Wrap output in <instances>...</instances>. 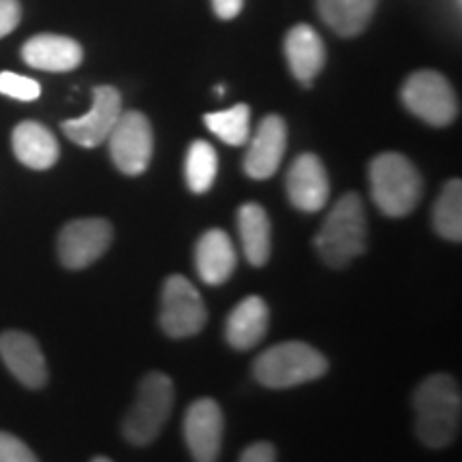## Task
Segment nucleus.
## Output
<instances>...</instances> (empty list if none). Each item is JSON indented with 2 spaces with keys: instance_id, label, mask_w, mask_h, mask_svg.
Segmentation results:
<instances>
[{
  "instance_id": "obj_1",
  "label": "nucleus",
  "mask_w": 462,
  "mask_h": 462,
  "mask_svg": "<svg viewBox=\"0 0 462 462\" xmlns=\"http://www.w3.org/2000/svg\"><path fill=\"white\" fill-rule=\"evenodd\" d=\"M415 432L426 448L443 449L458 437L462 396L458 381L446 373L426 377L413 394Z\"/></svg>"
},
{
  "instance_id": "obj_2",
  "label": "nucleus",
  "mask_w": 462,
  "mask_h": 462,
  "mask_svg": "<svg viewBox=\"0 0 462 462\" xmlns=\"http://www.w3.org/2000/svg\"><path fill=\"white\" fill-rule=\"evenodd\" d=\"M315 248L330 268H345L366 251V212L357 193L340 198L315 236Z\"/></svg>"
},
{
  "instance_id": "obj_3",
  "label": "nucleus",
  "mask_w": 462,
  "mask_h": 462,
  "mask_svg": "<svg viewBox=\"0 0 462 462\" xmlns=\"http://www.w3.org/2000/svg\"><path fill=\"white\" fill-rule=\"evenodd\" d=\"M371 195L385 217L411 215L421 198V176L411 161L401 152H381L368 167Z\"/></svg>"
},
{
  "instance_id": "obj_4",
  "label": "nucleus",
  "mask_w": 462,
  "mask_h": 462,
  "mask_svg": "<svg viewBox=\"0 0 462 462\" xmlns=\"http://www.w3.org/2000/svg\"><path fill=\"white\" fill-rule=\"evenodd\" d=\"M328 368L330 364L326 356L315 346L300 340H287L259 354L253 364V374L265 388L287 390L323 377Z\"/></svg>"
},
{
  "instance_id": "obj_5",
  "label": "nucleus",
  "mask_w": 462,
  "mask_h": 462,
  "mask_svg": "<svg viewBox=\"0 0 462 462\" xmlns=\"http://www.w3.org/2000/svg\"><path fill=\"white\" fill-rule=\"evenodd\" d=\"M176 390L163 373H150L142 379L135 402L123 421V435L131 446H150L170 420Z\"/></svg>"
},
{
  "instance_id": "obj_6",
  "label": "nucleus",
  "mask_w": 462,
  "mask_h": 462,
  "mask_svg": "<svg viewBox=\"0 0 462 462\" xmlns=\"http://www.w3.org/2000/svg\"><path fill=\"white\" fill-rule=\"evenodd\" d=\"M401 99L409 112L430 126H448L458 116V99L452 84L430 69L409 75L402 84Z\"/></svg>"
},
{
  "instance_id": "obj_7",
  "label": "nucleus",
  "mask_w": 462,
  "mask_h": 462,
  "mask_svg": "<svg viewBox=\"0 0 462 462\" xmlns=\"http://www.w3.org/2000/svg\"><path fill=\"white\" fill-rule=\"evenodd\" d=\"M208 310L193 282L180 274H171L161 296V330L171 338H189L204 330Z\"/></svg>"
},
{
  "instance_id": "obj_8",
  "label": "nucleus",
  "mask_w": 462,
  "mask_h": 462,
  "mask_svg": "<svg viewBox=\"0 0 462 462\" xmlns=\"http://www.w3.org/2000/svg\"><path fill=\"white\" fill-rule=\"evenodd\" d=\"M114 165L126 176H140L148 170L154 152L150 120L142 112H123L107 137Z\"/></svg>"
},
{
  "instance_id": "obj_9",
  "label": "nucleus",
  "mask_w": 462,
  "mask_h": 462,
  "mask_svg": "<svg viewBox=\"0 0 462 462\" xmlns=\"http://www.w3.org/2000/svg\"><path fill=\"white\" fill-rule=\"evenodd\" d=\"M114 227L106 218H78L58 234V259L69 270H84L106 255Z\"/></svg>"
},
{
  "instance_id": "obj_10",
  "label": "nucleus",
  "mask_w": 462,
  "mask_h": 462,
  "mask_svg": "<svg viewBox=\"0 0 462 462\" xmlns=\"http://www.w3.org/2000/svg\"><path fill=\"white\" fill-rule=\"evenodd\" d=\"M123 114V97L114 86H97L92 90V107L88 114L62 123L69 140L82 148H97L107 142L109 133Z\"/></svg>"
},
{
  "instance_id": "obj_11",
  "label": "nucleus",
  "mask_w": 462,
  "mask_h": 462,
  "mask_svg": "<svg viewBox=\"0 0 462 462\" xmlns=\"http://www.w3.org/2000/svg\"><path fill=\"white\" fill-rule=\"evenodd\" d=\"M184 441L195 462H217L223 446L225 418L212 398H199L184 415Z\"/></svg>"
},
{
  "instance_id": "obj_12",
  "label": "nucleus",
  "mask_w": 462,
  "mask_h": 462,
  "mask_svg": "<svg viewBox=\"0 0 462 462\" xmlns=\"http://www.w3.org/2000/svg\"><path fill=\"white\" fill-rule=\"evenodd\" d=\"M287 198L296 210L319 212L330 199V178L321 159L304 152L293 161L287 171Z\"/></svg>"
},
{
  "instance_id": "obj_13",
  "label": "nucleus",
  "mask_w": 462,
  "mask_h": 462,
  "mask_svg": "<svg viewBox=\"0 0 462 462\" xmlns=\"http://www.w3.org/2000/svg\"><path fill=\"white\" fill-rule=\"evenodd\" d=\"M287 150V125L281 116H265L248 143L245 171L253 180H268L279 171Z\"/></svg>"
},
{
  "instance_id": "obj_14",
  "label": "nucleus",
  "mask_w": 462,
  "mask_h": 462,
  "mask_svg": "<svg viewBox=\"0 0 462 462\" xmlns=\"http://www.w3.org/2000/svg\"><path fill=\"white\" fill-rule=\"evenodd\" d=\"M0 360L26 388L39 390L48 383L45 356L31 334L20 330H7L0 334Z\"/></svg>"
},
{
  "instance_id": "obj_15",
  "label": "nucleus",
  "mask_w": 462,
  "mask_h": 462,
  "mask_svg": "<svg viewBox=\"0 0 462 462\" xmlns=\"http://www.w3.org/2000/svg\"><path fill=\"white\" fill-rule=\"evenodd\" d=\"M28 67L50 73H67L82 65V45L62 34H34L22 48Z\"/></svg>"
},
{
  "instance_id": "obj_16",
  "label": "nucleus",
  "mask_w": 462,
  "mask_h": 462,
  "mask_svg": "<svg viewBox=\"0 0 462 462\" xmlns=\"http://www.w3.org/2000/svg\"><path fill=\"white\" fill-rule=\"evenodd\" d=\"M238 265L236 246L231 245L227 231L208 229L195 245V270L206 285H223L231 279Z\"/></svg>"
},
{
  "instance_id": "obj_17",
  "label": "nucleus",
  "mask_w": 462,
  "mask_h": 462,
  "mask_svg": "<svg viewBox=\"0 0 462 462\" xmlns=\"http://www.w3.org/2000/svg\"><path fill=\"white\" fill-rule=\"evenodd\" d=\"M285 58L293 78L309 86L326 65V45L313 26L298 24L285 37Z\"/></svg>"
},
{
  "instance_id": "obj_18",
  "label": "nucleus",
  "mask_w": 462,
  "mask_h": 462,
  "mask_svg": "<svg viewBox=\"0 0 462 462\" xmlns=\"http://www.w3.org/2000/svg\"><path fill=\"white\" fill-rule=\"evenodd\" d=\"M268 304L259 296H248L229 313L225 323V338L234 349H253L262 343L268 332Z\"/></svg>"
},
{
  "instance_id": "obj_19",
  "label": "nucleus",
  "mask_w": 462,
  "mask_h": 462,
  "mask_svg": "<svg viewBox=\"0 0 462 462\" xmlns=\"http://www.w3.org/2000/svg\"><path fill=\"white\" fill-rule=\"evenodd\" d=\"M11 143H14L17 161L31 170H50L60 157V146H58L54 133L34 120H24L17 125L11 135Z\"/></svg>"
},
{
  "instance_id": "obj_20",
  "label": "nucleus",
  "mask_w": 462,
  "mask_h": 462,
  "mask_svg": "<svg viewBox=\"0 0 462 462\" xmlns=\"http://www.w3.org/2000/svg\"><path fill=\"white\" fill-rule=\"evenodd\" d=\"M238 234L248 263L257 265V268L268 263L270 248H273V227H270L268 212L262 206L253 204V201L240 206Z\"/></svg>"
},
{
  "instance_id": "obj_21",
  "label": "nucleus",
  "mask_w": 462,
  "mask_h": 462,
  "mask_svg": "<svg viewBox=\"0 0 462 462\" xmlns=\"http://www.w3.org/2000/svg\"><path fill=\"white\" fill-rule=\"evenodd\" d=\"M377 0H317L321 20L340 37H357L368 26Z\"/></svg>"
},
{
  "instance_id": "obj_22",
  "label": "nucleus",
  "mask_w": 462,
  "mask_h": 462,
  "mask_svg": "<svg viewBox=\"0 0 462 462\" xmlns=\"http://www.w3.org/2000/svg\"><path fill=\"white\" fill-rule=\"evenodd\" d=\"M432 227L441 238L462 240V182L449 180L432 208Z\"/></svg>"
},
{
  "instance_id": "obj_23",
  "label": "nucleus",
  "mask_w": 462,
  "mask_h": 462,
  "mask_svg": "<svg viewBox=\"0 0 462 462\" xmlns=\"http://www.w3.org/2000/svg\"><path fill=\"white\" fill-rule=\"evenodd\" d=\"M218 171V154L215 146L204 140L190 143L187 161H184V178L193 193H206L212 189Z\"/></svg>"
},
{
  "instance_id": "obj_24",
  "label": "nucleus",
  "mask_w": 462,
  "mask_h": 462,
  "mask_svg": "<svg viewBox=\"0 0 462 462\" xmlns=\"http://www.w3.org/2000/svg\"><path fill=\"white\" fill-rule=\"evenodd\" d=\"M208 131L215 133L218 140L229 146H242L251 135V109L245 103L225 109V112H212L204 116Z\"/></svg>"
},
{
  "instance_id": "obj_25",
  "label": "nucleus",
  "mask_w": 462,
  "mask_h": 462,
  "mask_svg": "<svg viewBox=\"0 0 462 462\" xmlns=\"http://www.w3.org/2000/svg\"><path fill=\"white\" fill-rule=\"evenodd\" d=\"M0 95L17 101H34L42 97V84L26 75L3 71L0 73Z\"/></svg>"
},
{
  "instance_id": "obj_26",
  "label": "nucleus",
  "mask_w": 462,
  "mask_h": 462,
  "mask_svg": "<svg viewBox=\"0 0 462 462\" xmlns=\"http://www.w3.org/2000/svg\"><path fill=\"white\" fill-rule=\"evenodd\" d=\"M0 462H42L20 437L0 430Z\"/></svg>"
},
{
  "instance_id": "obj_27",
  "label": "nucleus",
  "mask_w": 462,
  "mask_h": 462,
  "mask_svg": "<svg viewBox=\"0 0 462 462\" xmlns=\"http://www.w3.org/2000/svg\"><path fill=\"white\" fill-rule=\"evenodd\" d=\"M22 20V7L17 0H0V39L14 32Z\"/></svg>"
},
{
  "instance_id": "obj_28",
  "label": "nucleus",
  "mask_w": 462,
  "mask_h": 462,
  "mask_svg": "<svg viewBox=\"0 0 462 462\" xmlns=\"http://www.w3.org/2000/svg\"><path fill=\"white\" fill-rule=\"evenodd\" d=\"M238 462H276V448L268 441H257L242 452Z\"/></svg>"
},
{
  "instance_id": "obj_29",
  "label": "nucleus",
  "mask_w": 462,
  "mask_h": 462,
  "mask_svg": "<svg viewBox=\"0 0 462 462\" xmlns=\"http://www.w3.org/2000/svg\"><path fill=\"white\" fill-rule=\"evenodd\" d=\"M245 7V0H212V9L221 20H234Z\"/></svg>"
},
{
  "instance_id": "obj_30",
  "label": "nucleus",
  "mask_w": 462,
  "mask_h": 462,
  "mask_svg": "<svg viewBox=\"0 0 462 462\" xmlns=\"http://www.w3.org/2000/svg\"><path fill=\"white\" fill-rule=\"evenodd\" d=\"M90 462H114V460H109V458H106V456H97V458H92Z\"/></svg>"
}]
</instances>
